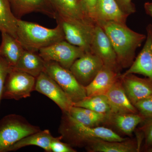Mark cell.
Listing matches in <instances>:
<instances>
[{"label": "cell", "mask_w": 152, "mask_h": 152, "mask_svg": "<svg viewBox=\"0 0 152 152\" xmlns=\"http://www.w3.org/2000/svg\"><path fill=\"white\" fill-rule=\"evenodd\" d=\"M96 24L108 37L122 69L129 67L134 61L136 50L141 46L146 36L131 29L126 24L114 22H99Z\"/></svg>", "instance_id": "6da1fadb"}, {"label": "cell", "mask_w": 152, "mask_h": 152, "mask_svg": "<svg viewBox=\"0 0 152 152\" xmlns=\"http://www.w3.org/2000/svg\"><path fill=\"white\" fill-rule=\"evenodd\" d=\"M58 131L62 137V140H64L71 146L79 148H86L90 142L96 139L118 142L128 140L109 128L85 126L75 119L67 113H63Z\"/></svg>", "instance_id": "7a4b0ae2"}, {"label": "cell", "mask_w": 152, "mask_h": 152, "mask_svg": "<svg viewBox=\"0 0 152 152\" xmlns=\"http://www.w3.org/2000/svg\"><path fill=\"white\" fill-rule=\"evenodd\" d=\"M17 39L25 50L38 52L60 41L65 40L62 28L57 24L54 28L18 19Z\"/></svg>", "instance_id": "3957f363"}, {"label": "cell", "mask_w": 152, "mask_h": 152, "mask_svg": "<svg viewBox=\"0 0 152 152\" xmlns=\"http://www.w3.org/2000/svg\"><path fill=\"white\" fill-rule=\"evenodd\" d=\"M41 130L20 115H7L0 121V152H7L23 138Z\"/></svg>", "instance_id": "277c9868"}, {"label": "cell", "mask_w": 152, "mask_h": 152, "mask_svg": "<svg viewBox=\"0 0 152 152\" xmlns=\"http://www.w3.org/2000/svg\"><path fill=\"white\" fill-rule=\"evenodd\" d=\"M57 24L62 28L65 39L68 42L91 52V46L96 24L63 16L56 14Z\"/></svg>", "instance_id": "5b68a950"}, {"label": "cell", "mask_w": 152, "mask_h": 152, "mask_svg": "<svg viewBox=\"0 0 152 152\" xmlns=\"http://www.w3.org/2000/svg\"><path fill=\"white\" fill-rule=\"evenodd\" d=\"M44 72L56 82L73 103L86 97L85 87L78 81L69 69L56 62L45 61Z\"/></svg>", "instance_id": "8992f818"}, {"label": "cell", "mask_w": 152, "mask_h": 152, "mask_svg": "<svg viewBox=\"0 0 152 152\" xmlns=\"http://www.w3.org/2000/svg\"><path fill=\"white\" fill-rule=\"evenodd\" d=\"M36 79L29 74L11 67L5 83L2 99L20 100L29 97L35 91Z\"/></svg>", "instance_id": "52a82bcc"}, {"label": "cell", "mask_w": 152, "mask_h": 152, "mask_svg": "<svg viewBox=\"0 0 152 152\" xmlns=\"http://www.w3.org/2000/svg\"><path fill=\"white\" fill-rule=\"evenodd\" d=\"M85 53L83 49L69 43L66 40L57 42L40 49L38 51L45 61L56 62L69 69L74 62Z\"/></svg>", "instance_id": "ba28073f"}, {"label": "cell", "mask_w": 152, "mask_h": 152, "mask_svg": "<svg viewBox=\"0 0 152 152\" xmlns=\"http://www.w3.org/2000/svg\"><path fill=\"white\" fill-rule=\"evenodd\" d=\"M91 52L98 56L104 66L120 73L122 68L108 37L99 25L96 23L91 46Z\"/></svg>", "instance_id": "9c48e42d"}, {"label": "cell", "mask_w": 152, "mask_h": 152, "mask_svg": "<svg viewBox=\"0 0 152 152\" xmlns=\"http://www.w3.org/2000/svg\"><path fill=\"white\" fill-rule=\"evenodd\" d=\"M102 60L91 52H86L76 60L69 70L78 81L84 87L94 80L104 66Z\"/></svg>", "instance_id": "30bf717a"}, {"label": "cell", "mask_w": 152, "mask_h": 152, "mask_svg": "<svg viewBox=\"0 0 152 152\" xmlns=\"http://www.w3.org/2000/svg\"><path fill=\"white\" fill-rule=\"evenodd\" d=\"M35 91L46 96L59 107L63 113H68L74 103L61 87L45 72L36 79Z\"/></svg>", "instance_id": "8fae6325"}, {"label": "cell", "mask_w": 152, "mask_h": 152, "mask_svg": "<svg viewBox=\"0 0 152 152\" xmlns=\"http://www.w3.org/2000/svg\"><path fill=\"white\" fill-rule=\"evenodd\" d=\"M145 42L140 53L132 65L123 75L128 74H139L152 80V25L147 26Z\"/></svg>", "instance_id": "7c38bea8"}, {"label": "cell", "mask_w": 152, "mask_h": 152, "mask_svg": "<svg viewBox=\"0 0 152 152\" xmlns=\"http://www.w3.org/2000/svg\"><path fill=\"white\" fill-rule=\"evenodd\" d=\"M122 83L129 100L133 105L152 95V80L148 78L140 77L130 74L121 75Z\"/></svg>", "instance_id": "4fadbf2b"}, {"label": "cell", "mask_w": 152, "mask_h": 152, "mask_svg": "<svg viewBox=\"0 0 152 152\" xmlns=\"http://www.w3.org/2000/svg\"><path fill=\"white\" fill-rule=\"evenodd\" d=\"M12 11L17 18L25 15L39 12L56 18V12L50 0H9Z\"/></svg>", "instance_id": "5bb4252c"}, {"label": "cell", "mask_w": 152, "mask_h": 152, "mask_svg": "<svg viewBox=\"0 0 152 152\" xmlns=\"http://www.w3.org/2000/svg\"><path fill=\"white\" fill-rule=\"evenodd\" d=\"M112 113H137L134 106L131 103L123 87L121 75L106 95Z\"/></svg>", "instance_id": "9a60e30c"}, {"label": "cell", "mask_w": 152, "mask_h": 152, "mask_svg": "<svg viewBox=\"0 0 152 152\" xmlns=\"http://www.w3.org/2000/svg\"><path fill=\"white\" fill-rule=\"evenodd\" d=\"M121 75L120 73L104 66L91 82L85 87L87 96L106 95Z\"/></svg>", "instance_id": "2e32d148"}, {"label": "cell", "mask_w": 152, "mask_h": 152, "mask_svg": "<svg viewBox=\"0 0 152 152\" xmlns=\"http://www.w3.org/2000/svg\"><path fill=\"white\" fill-rule=\"evenodd\" d=\"M128 16L121 10L115 0H98L94 14L96 23L114 22L126 24Z\"/></svg>", "instance_id": "e0dca14e"}, {"label": "cell", "mask_w": 152, "mask_h": 152, "mask_svg": "<svg viewBox=\"0 0 152 152\" xmlns=\"http://www.w3.org/2000/svg\"><path fill=\"white\" fill-rule=\"evenodd\" d=\"M139 147L134 141H108L96 139L90 142L86 148L91 152H136L140 150Z\"/></svg>", "instance_id": "ac0fdd59"}, {"label": "cell", "mask_w": 152, "mask_h": 152, "mask_svg": "<svg viewBox=\"0 0 152 152\" xmlns=\"http://www.w3.org/2000/svg\"><path fill=\"white\" fill-rule=\"evenodd\" d=\"M1 33L0 56L11 67H15L24 51V48L17 38L4 32Z\"/></svg>", "instance_id": "d6986e66"}, {"label": "cell", "mask_w": 152, "mask_h": 152, "mask_svg": "<svg viewBox=\"0 0 152 152\" xmlns=\"http://www.w3.org/2000/svg\"><path fill=\"white\" fill-rule=\"evenodd\" d=\"M146 119L137 113H112L109 114L107 123L112 124L122 133L131 135L137 126Z\"/></svg>", "instance_id": "ffe728a7"}, {"label": "cell", "mask_w": 152, "mask_h": 152, "mask_svg": "<svg viewBox=\"0 0 152 152\" xmlns=\"http://www.w3.org/2000/svg\"><path fill=\"white\" fill-rule=\"evenodd\" d=\"M45 61L38 52L25 50L15 68L34 76L37 78L44 72Z\"/></svg>", "instance_id": "44dd1931"}, {"label": "cell", "mask_w": 152, "mask_h": 152, "mask_svg": "<svg viewBox=\"0 0 152 152\" xmlns=\"http://www.w3.org/2000/svg\"><path fill=\"white\" fill-rule=\"evenodd\" d=\"M55 138L48 129L40 130L23 138L10 147L7 152L15 151L28 146H36L46 152H51L50 144Z\"/></svg>", "instance_id": "7402d4cb"}, {"label": "cell", "mask_w": 152, "mask_h": 152, "mask_svg": "<svg viewBox=\"0 0 152 152\" xmlns=\"http://www.w3.org/2000/svg\"><path fill=\"white\" fill-rule=\"evenodd\" d=\"M50 1L58 15L83 21L95 23L86 15L79 0H50Z\"/></svg>", "instance_id": "603a6c76"}, {"label": "cell", "mask_w": 152, "mask_h": 152, "mask_svg": "<svg viewBox=\"0 0 152 152\" xmlns=\"http://www.w3.org/2000/svg\"><path fill=\"white\" fill-rule=\"evenodd\" d=\"M67 113L79 122L89 127L98 126L101 124L107 123L108 117V115L75 106Z\"/></svg>", "instance_id": "cb8c5ba5"}, {"label": "cell", "mask_w": 152, "mask_h": 152, "mask_svg": "<svg viewBox=\"0 0 152 152\" xmlns=\"http://www.w3.org/2000/svg\"><path fill=\"white\" fill-rule=\"evenodd\" d=\"M18 20L9 0H0V31L8 33L17 39Z\"/></svg>", "instance_id": "d4e9b609"}, {"label": "cell", "mask_w": 152, "mask_h": 152, "mask_svg": "<svg viewBox=\"0 0 152 152\" xmlns=\"http://www.w3.org/2000/svg\"><path fill=\"white\" fill-rule=\"evenodd\" d=\"M73 106L89 109L104 115H109L111 113L110 107L106 95L87 96L84 99L74 103Z\"/></svg>", "instance_id": "484cf974"}, {"label": "cell", "mask_w": 152, "mask_h": 152, "mask_svg": "<svg viewBox=\"0 0 152 152\" xmlns=\"http://www.w3.org/2000/svg\"><path fill=\"white\" fill-rule=\"evenodd\" d=\"M139 113L145 119L152 118V95L137 102L134 105Z\"/></svg>", "instance_id": "4316f807"}, {"label": "cell", "mask_w": 152, "mask_h": 152, "mask_svg": "<svg viewBox=\"0 0 152 152\" xmlns=\"http://www.w3.org/2000/svg\"><path fill=\"white\" fill-rule=\"evenodd\" d=\"M142 123L141 130L145 138L144 148L147 151L152 147V118L146 119Z\"/></svg>", "instance_id": "83f0119b"}, {"label": "cell", "mask_w": 152, "mask_h": 152, "mask_svg": "<svg viewBox=\"0 0 152 152\" xmlns=\"http://www.w3.org/2000/svg\"><path fill=\"white\" fill-rule=\"evenodd\" d=\"M62 137H55L50 144V149L53 152H75L76 150L74 149L68 143L61 142Z\"/></svg>", "instance_id": "f1b7e54d"}, {"label": "cell", "mask_w": 152, "mask_h": 152, "mask_svg": "<svg viewBox=\"0 0 152 152\" xmlns=\"http://www.w3.org/2000/svg\"><path fill=\"white\" fill-rule=\"evenodd\" d=\"M11 68L5 60L0 56V105L2 100L5 83Z\"/></svg>", "instance_id": "f546056e"}, {"label": "cell", "mask_w": 152, "mask_h": 152, "mask_svg": "<svg viewBox=\"0 0 152 152\" xmlns=\"http://www.w3.org/2000/svg\"><path fill=\"white\" fill-rule=\"evenodd\" d=\"M82 9L87 18L96 23L94 20L95 8L98 0H79Z\"/></svg>", "instance_id": "4dcf8cb0"}, {"label": "cell", "mask_w": 152, "mask_h": 152, "mask_svg": "<svg viewBox=\"0 0 152 152\" xmlns=\"http://www.w3.org/2000/svg\"><path fill=\"white\" fill-rule=\"evenodd\" d=\"M121 10L128 15L136 12V8L132 3V0H115Z\"/></svg>", "instance_id": "1f68e13d"}, {"label": "cell", "mask_w": 152, "mask_h": 152, "mask_svg": "<svg viewBox=\"0 0 152 152\" xmlns=\"http://www.w3.org/2000/svg\"><path fill=\"white\" fill-rule=\"evenodd\" d=\"M145 11L147 15L152 18V2H147L144 5Z\"/></svg>", "instance_id": "d6a6232c"}, {"label": "cell", "mask_w": 152, "mask_h": 152, "mask_svg": "<svg viewBox=\"0 0 152 152\" xmlns=\"http://www.w3.org/2000/svg\"><path fill=\"white\" fill-rule=\"evenodd\" d=\"M147 152H152V147L150 148L148 150H147Z\"/></svg>", "instance_id": "836d02e7"}, {"label": "cell", "mask_w": 152, "mask_h": 152, "mask_svg": "<svg viewBox=\"0 0 152 152\" xmlns=\"http://www.w3.org/2000/svg\"></svg>", "instance_id": "e575fe53"}]
</instances>
